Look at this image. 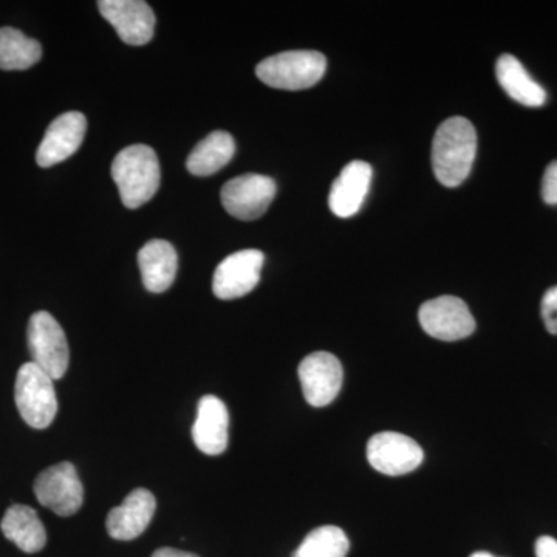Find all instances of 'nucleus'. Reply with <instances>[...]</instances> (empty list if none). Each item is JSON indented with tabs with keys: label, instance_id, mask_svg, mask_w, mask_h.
<instances>
[{
	"label": "nucleus",
	"instance_id": "1",
	"mask_svg": "<svg viewBox=\"0 0 557 557\" xmlns=\"http://www.w3.org/2000/svg\"><path fill=\"white\" fill-rule=\"evenodd\" d=\"M478 153V132L471 121L453 116L440 124L432 141V168L442 185L456 188L468 178Z\"/></svg>",
	"mask_w": 557,
	"mask_h": 557
},
{
	"label": "nucleus",
	"instance_id": "2",
	"mask_svg": "<svg viewBox=\"0 0 557 557\" xmlns=\"http://www.w3.org/2000/svg\"><path fill=\"white\" fill-rule=\"evenodd\" d=\"M124 207L137 209L148 203L160 188V163L156 150L145 145L121 150L112 164Z\"/></svg>",
	"mask_w": 557,
	"mask_h": 557
},
{
	"label": "nucleus",
	"instance_id": "3",
	"mask_svg": "<svg viewBox=\"0 0 557 557\" xmlns=\"http://www.w3.org/2000/svg\"><path fill=\"white\" fill-rule=\"evenodd\" d=\"M327 69L324 54L313 50L284 51L260 62L256 75L281 90H306L318 84Z\"/></svg>",
	"mask_w": 557,
	"mask_h": 557
},
{
	"label": "nucleus",
	"instance_id": "4",
	"mask_svg": "<svg viewBox=\"0 0 557 557\" xmlns=\"http://www.w3.org/2000/svg\"><path fill=\"white\" fill-rule=\"evenodd\" d=\"M14 398L17 410L28 426L46 429L53 423L58 413L53 380L35 362H27L17 372Z\"/></svg>",
	"mask_w": 557,
	"mask_h": 557
},
{
	"label": "nucleus",
	"instance_id": "5",
	"mask_svg": "<svg viewBox=\"0 0 557 557\" xmlns=\"http://www.w3.org/2000/svg\"><path fill=\"white\" fill-rule=\"evenodd\" d=\"M27 339L33 362L51 380H61L69 369L70 350L60 322L47 311H38L28 322Z\"/></svg>",
	"mask_w": 557,
	"mask_h": 557
},
{
	"label": "nucleus",
	"instance_id": "6",
	"mask_svg": "<svg viewBox=\"0 0 557 557\" xmlns=\"http://www.w3.org/2000/svg\"><path fill=\"white\" fill-rule=\"evenodd\" d=\"M421 327L432 338L460 341L475 332V319L467 302L457 296H440L428 300L418 311Z\"/></svg>",
	"mask_w": 557,
	"mask_h": 557
},
{
	"label": "nucleus",
	"instance_id": "7",
	"mask_svg": "<svg viewBox=\"0 0 557 557\" xmlns=\"http://www.w3.org/2000/svg\"><path fill=\"white\" fill-rule=\"evenodd\" d=\"M35 496L40 505L50 508L61 518L75 515L84 502V487L78 471L69 461L47 468L36 479Z\"/></svg>",
	"mask_w": 557,
	"mask_h": 557
},
{
	"label": "nucleus",
	"instance_id": "8",
	"mask_svg": "<svg viewBox=\"0 0 557 557\" xmlns=\"http://www.w3.org/2000/svg\"><path fill=\"white\" fill-rule=\"evenodd\" d=\"M370 467L384 475L399 478L416 471L424 460V453L416 440L398 432H380L368 443Z\"/></svg>",
	"mask_w": 557,
	"mask_h": 557
},
{
	"label": "nucleus",
	"instance_id": "9",
	"mask_svg": "<svg viewBox=\"0 0 557 557\" xmlns=\"http://www.w3.org/2000/svg\"><path fill=\"white\" fill-rule=\"evenodd\" d=\"M276 183L267 175L247 174L230 180L220 193L223 208L239 220H256L269 211Z\"/></svg>",
	"mask_w": 557,
	"mask_h": 557
},
{
	"label": "nucleus",
	"instance_id": "10",
	"mask_svg": "<svg viewBox=\"0 0 557 557\" xmlns=\"http://www.w3.org/2000/svg\"><path fill=\"white\" fill-rule=\"evenodd\" d=\"M299 380L306 401L313 408H325L338 397L343 387V364L329 351H314L299 364Z\"/></svg>",
	"mask_w": 557,
	"mask_h": 557
},
{
	"label": "nucleus",
	"instance_id": "11",
	"mask_svg": "<svg viewBox=\"0 0 557 557\" xmlns=\"http://www.w3.org/2000/svg\"><path fill=\"white\" fill-rule=\"evenodd\" d=\"M263 256L259 249H244L223 259L212 278V292L219 299L242 298L258 287Z\"/></svg>",
	"mask_w": 557,
	"mask_h": 557
},
{
	"label": "nucleus",
	"instance_id": "12",
	"mask_svg": "<svg viewBox=\"0 0 557 557\" xmlns=\"http://www.w3.org/2000/svg\"><path fill=\"white\" fill-rule=\"evenodd\" d=\"M98 9L102 17L119 33L123 42L145 46L152 40L156 14L143 0H101Z\"/></svg>",
	"mask_w": 557,
	"mask_h": 557
},
{
	"label": "nucleus",
	"instance_id": "13",
	"mask_svg": "<svg viewBox=\"0 0 557 557\" xmlns=\"http://www.w3.org/2000/svg\"><path fill=\"white\" fill-rule=\"evenodd\" d=\"M87 120L83 113L67 112L50 124L40 143L36 161L40 168H51L70 159L86 137Z\"/></svg>",
	"mask_w": 557,
	"mask_h": 557
},
{
	"label": "nucleus",
	"instance_id": "14",
	"mask_svg": "<svg viewBox=\"0 0 557 557\" xmlns=\"http://www.w3.org/2000/svg\"><path fill=\"white\" fill-rule=\"evenodd\" d=\"M157 500L148 490L132 491L120 507L113 508L106 520L110 537L116 541H132L145 533L156 515Z\"/></svg>",
	"mask_w": 557,
	"mask_h": 557
},
{
	"label": "nucleus",
	"instance_id": "15",
	"mask_svg": "<svg viewBox=\"0 0 557 557\" xmlns=\"http://www.w3.org/2000/svg\"><path fill=\"white\" fill-rule=\"evenodd\" d=\"M230 413L225 403L214 395H205L197 406L193 438L207 456H220L228 448Z\"/></svg>",
	"mask_w": 557,
	"mask_h": 557
},
{
	"label": "nucleus",
	"instance_id": "16",
	"mask_svg": "<svg viewBox=\"0 0 557 557\" xmlns=\"http://www.w3.org/2000/svg\"><path fill=\"white\" fill-rule=\"evenodd\" d=\"M372 175V166L366 161L348 163L330 190L329 205L333 214L341 219L357 214L368 197Z\"/></svg>",
	"mask_w": 557,
	"mask_h": 557
},
{
	"label": "nucleus",
	"instance_id": "17",
	"mask_svg": "<svg viewBox=\"0 0 557 557\" xmlns=\"http://www.w3.org/2000/svg\"><path fill=\"white\" fill-rule=\"evenodd\" d=\"M143 284L150 293H164L177 276L178 256L166 240H150L138 252Z\"/></svg>",
	"mask_w": 557,
	"mask_h": 557
},
{
	"label": "nucleus",
	"instance_id": "18",
	"mask_svg": "<svg viewBox=\"0 0 557 557\" xmlns=\"http://www.w3.org/2000/svg\"><path fill=\"white\" fill-rule=\"evenodd\" d=\"M496 75L505 94L519 104L527 108H541L547 101V91L531 78L522 62L512 54H502L498 58Z\"/></svg>",
	"mask_w": 557,
	"mask_h": 557
},
{
	"label": "nucleus",
	"instance_id": "19",
	"mask_svg": "<svg viewBox=\"0 0 557 557\" xmlns=\"http://www.w3.org/2000/svg\"><path fill=\"white\" fill-rule=\"evenodd\" d=\"M0 528L3 536L24 553L32 555L46 547V527L40 522L38 512L27 505H13L7 509Z\"/></svg>",
	"mask_w": 557,
	"mask_h": 557
},
{
	"label": "nucleus",
	"instance_id": "20",
	"mask_svg": "<svg viewBox=\"0 0 557 557\" xmlns=\"http://www.w3.org/2000/svg\"><path fill=\"white\" fill-rule=\"evenodd\" d=\"M236 143L228 132L218 131L201 139L186 161V168L197 177H208L233 160Z\"/></svg>",
	"mask_w": 557,
	"mask_h": 557
},
{
	"label": "nucleus",
	"instance_id": "21",
	"mask_svg": "<svg viewBox=\"0 0 557 557\" xmlns=\"http://www.w3.org/2000/svg\"><path fill=\"white\" fill-rule=\"evenodd\" d=\"M42 47L36 39L28 38L16 28H0V69L27 70L38 64Z\"/></svg>",
	"mask_w": 557,
	"mask_h": 557
},
{
	"label": "nucleus",
	"instance_id": "22",
	"mask_svg": "<svg viewBox=\"0 0 557 557\" xmlns=\"http://www.w3.org/2000/svg\"><path fill=\"white\" fill-rule=\"evenodd\" d=\"M350 542L339 527L325 525L311 531L293 557H346Z\"/></svg>",
	"mask_w": 557,
	"mask_h": 557
},
{
	"label": "nucleus",
	"instance_id": "23",
	"mask_svg": "<svg viewBox=\"0 0 557 557\" xmlns=\"http://www.w3.org/2000/svg\"><path fill=\"white\" fill-rule=\"evenodd\" d=\"M542 319L552 335H557V285L545 292L541 306Z\"/></svg>",
	"mask_w": 557,
	"mask_h": 557
},
{
	"label": "nucleus",
	"instance_id": "24",
	"mask_svg": "<svg viewBox=\"0 0 557 557\" xmlns=\"http://www.w3.org/2000/svg\"><path fill=\"white\" fill-rule=\"evenodd\" d=\"M542 199L545 203L557 205V160L548 164L542 180Z\"/></svg>",
	"mask_w": 557,
	"mask_h": 557
},
{
	"label": "nucleus",
	"instance_id": "25",
	"mask_svg": "<svg viewBox=\"0 0 557 557\" xmlns=\"http://www.w3.org/2000/svg\"><path fill=\"white\" fill-rule=\"evenodd\" d=\"M534 549L536 557H557V541L549 536L539 537Z\"/></svg>",
	"mask_w": 557,
	"mask_h": 557
},
{
	"label": "nucleus",
	"instance_id": "26",
	"mask_svg": "<svg viewBox=\"0 0 557 557\" xmlns=\"http://www.w3.org/2000/svg\"><path fill=\"white\" fill-rule=\"evenodd\" d=\"M152 557H199L193 555V553L180 552L175 548H160L153 553Z\"/></svg>",
	"mask_w": 557,
	"mask_h": 557
},
{
	"label": "nucleus",
	"instance_id": "27",
	"mask_svg": "<svg viewBox=\"0 0 557 557\" xmlns=\"http://www.w3.org/2000/svg\"><path fill=\"white\" fill-rule=\"evenodd\" d=\"M471 557H496V556L490 555V553H485V552H478V553H474V555H472Z\"/></svg>",
	"mask_w": 557,
	"mask_h": 557
}]
</instances>
